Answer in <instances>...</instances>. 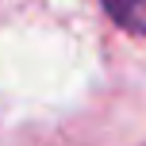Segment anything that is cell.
Here are the masks:
<instances>
[{"mask_svg":"<svg viewBox=\"0 0 146 146\" xmlns=\"http://www.w3.org/2000/svg\"><path fill=\"white\" fill-rule=\"evenodd\" d=\"M104 12L131 35H146V0H104Z\"/></svg>","mask_w":146,"mask_h":146,"instance_id":"1","label":"cell"}]
</instances>
